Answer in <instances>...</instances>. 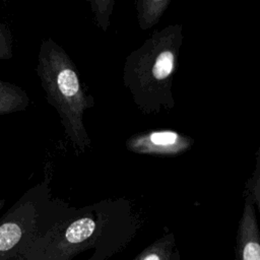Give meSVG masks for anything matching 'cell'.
I'll return each instance as SVG.
<instances>
[{"label": "cell", "mask_w": 260, "mask_h": 260, "mask_svg": "<svg viewBox=\"0 0 260 260\" xmlns=\"http://www.w3.org/2000/svg\"><path fill=\"white\" fill-rule=\"evenodd\" d=\"M182 37L181 25H169L156 30L126 59L123 82L146 114L174 107L172 83Z\"/></svg>", "instance_id": "obj_1"}, {"label": "cell", "mask_w": 260, "mask_h": 260, "mask_svg": "<svg viewBox=\"0 0 260 260\" xmlns=\"http://www.w3.org/2000/svg\"><path fill=\"white\" fill-rule=\"evenodd\" d=\"M37 72L47 101L59 114L67 136L84 151L90 146V139L83 125V114L92 107L93 100L85 93L74 63L64 49L48 39L41 45Z\"/></svg>", "instance_id": "obj_2"}, {"label": "cell", "mask_w": 260, "mask_h": 260, "mask_svg": "<svg viewBox=\"0 0 260 260\" xmlns=\"http://www.w3.org/2000/svg\"><path fill=\"white\" fill-rule=\"evenodd\" d=\"M193 143L194 140L190 136L174 130H153L129 137L126 147L138 154L176 156L190 149Z\"/></svg>", "instance_id": "obj_3"}, {"label": "cell", "mask_w": 260, "mask_h": 260, "mask_svg": "<svg viewBox=\"0 0 260 260\" xmlns=\"http://www.w3.org/2000/svg\"><path fill=\"white\" fill-rule=\"evenodd\" d=\"M236 260H260L259 229L254 203L249 196L246 197L244 211L238 229Z\"/></svg>", "instance_id": "obj_4"}, {"label": "cell", "mask_w": 260, "mask_h": 260, "mask_svg": "<svg viewBox=\"0 0 260 260\" xmlns=\"http://www.w3.org/2000/svg\"><path fill=\"white\" fill-rule=\"evenodd\" d=\"M29 104L25 91L19 86L0 80V114L6 115L24 110Z\"/></svg>", "instance_id": "obj_5"}, {"label": "cell", "mask_w": 260, "mask_h": 260, "mask_svg": "<svg viewBox=\"0 0 260 260\" xmlns=\"http://www.w3.org/2000/svg\"><path fill=\"white\" fill-rule=\"evenodd\" d=\"M170 0H140L136 1L139 26L148 29L157 23L162 13L170 5Z\"/></svg>", "instance_id": "obj_6"}, {"label": "cell", "mask_w": 260, "mask_h": 260, "mask_svg": "<svg viewBox=\"0 0 260 260\" xmlns=\"http://www.w3.org/2000/svg\"><path fill=\"white\" fill-rule=\"evenodd\" d=\"M23 235L22 224L15 217H7L0 224V253H5L14 248Z\"/></svg>", "instance_id": "obj_7"}, {"label": "cell", "mask_w": 260, "mask_h": 260, "mask_svg": "<svg viewBox=\"0 0 260 260\" xmlns=\"http://www.w3.org/2000/svg\"><path fill=\"white\" fill-rule=\"evenodd\" d=\"M174 246L173 235H168L143 250L134 260H168Z\"/></svg>", "instance_id": "obj_8"}, {"label": "cell", "mask_w": 260, "mask_h": 260, "mask_svg": "<svg viewBox=\"0 0 260 260\" xmlns=\"http://www.w3.org/2000/svg\"><path fill=\"white\" fill-rule=\"evenodd\" d=\"M95 222L91 217H82L71 222L65 231V239L68 243H80L92 236Z\"/></svg>", "instance_id": "obj_9"}, {"label": "cell", "mask_w": 260, "mask_h": 260, "mask_svg": "<svg viewBox=\"0 0 260 260\" xmlns=\"http://www.w3.org/2000/svg\"><path fill=\"white\" fill-rule=\"evenodd\" d=\"M89 4L91 5V10L99 25L104 31H106L110 23V16L112 14L115 2L113 0H90Z\"/></svg>", "instance_id": "obj_10"}, {"label": "cell", "mask_w": 260, "mask_h": 260, "mask_svg": "<svg viewBox=\"0 0 260 260\" xmlns=\"http://www.w3.org/2000/svg\"><path fill=\"white\" fill-rule=\"evenodd\" d=\"M12 57V37L9 29L0 21V60Z\"/></svg>", "instance_id": "obj_11"}, {"label": "cell", "mask_w": 260, "mask_h": 260, "mask_svg": "<svg viewBox=\"0 0 260 260\" xmlns=\"http://www.w3.org/2000/svg\"><path fill=\"white\" fill-rule=\"evenodd\" d=\"M259 164H258V159H257V165H256V171H255V174L252 178V180H250V182L252 183L251 187H250V198L251 200L253 201V203H255L257 206L260 205L259 203V188H260V185H259Z\"/></svg>", "instance_id": "obj_12"}, {"label": "cell", "mask_w": 260, "mask_h": 260, "mask_svg": "<svg viewBox=\"0 0 260 260\" xmlns=\"http://www.w3.org/2000/svg\"><path fill=\"white\" fill-rule=\"evenodd\" d=\"M168 260H180V259H179V256H178V253H175L174 255L172 254V255L169 257Z\"/></svg>", "instance_id": "obj_13"}, {"label": "cell", "mask_w": 260, "mask_h": 260, "mask_svg": "<svg viewBox=\"0 0 260 260\" xmlns=\"http://www.w3.org/2000/svg\"><path fill=\"white\" fill-rule=\"evenodd\" d=\"M0 116H1V114H0Z\"/></svg>", "instance_id": "obj_14"}]
</instances>
